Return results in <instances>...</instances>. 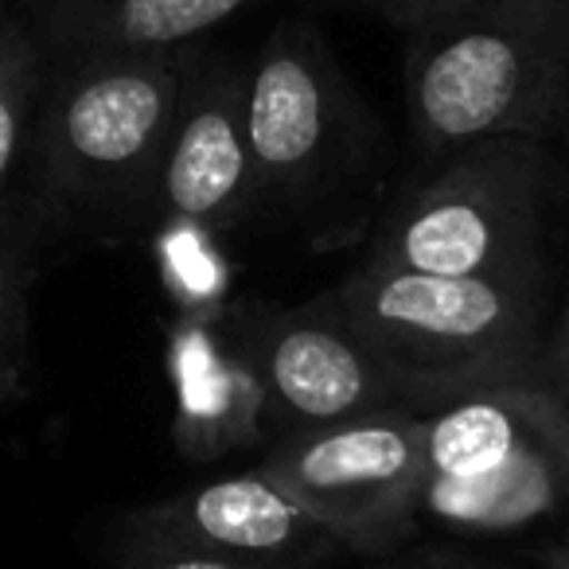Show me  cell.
Returning <instances> with one entry per match:
<instances>
[{
  "mask_svg": "<svg viewBox=\"0 0 569 569\" xmlns=\"http://www.w3.org/2000/svg\"><path fill=\"white\" fill-rule=\"evenodd\" d=\"M413 410L542 379V277H441L367 258L332 289Z\"/></svg>",
  "mask_w": 569,
  "mask_h": 569,
  "instance_id": "obj_2",
  "label": "cell"
},
{
  "mask_svg": "<svg viewBox=\"0 0 569 569\" xmlns=\"http://www.w3.org/2000/svg\"><path fill=\"white\" fill-rule=\"evenodd\" d=\"M238 325L258 375L266 426L277 437L382 410H413L387 363L348 325L332 289L297 309L242 317Z\"/></svg>",
  "mask_w": 569,
  "mask_h": 569,
  "instance_id": "obj_7",
  "label": "cell"
},
{
  "mask_svg": "<svg viewBox=\"0 0 569 569\" xmlns=\"http://www.w3.org/2000/svg\"><path fill=\"white\" fill-rule=\"evenodd\" d=\"M406 36V113L426 157L491 137L542 141L566 110L569 0H472Z\"/></svg>",
  "mask_w": 569,
  "mask_h": 569,
  "instance_id": "obj_3",
  "label": "cell"
},
{
  "mask_svg": "<svg viewBox=\"0 0 569 569\" xmlns=\"http://www.w3.org/2000/svg\"><path fill=\"white\" fill-rule=\"evenodd\" d=\"M550 157L535 137H491L441 157L410 191L371 258L441 277H542Z\"/></svg>",
  "mask_w": 569,
  "mask_h": 569,
  "instance_id": "obj_5",
  "label": "cell"
},
{
  "mask_svg": "<svg viewBox=\"0 0 569 569\" xmlns=\"http://www.w3.org/2000/svg\"><path fill=\"white\" fill-rule=\"evenodd\" d=\"M118 566L121 569H238L203 550L144 535V530L129 527V522H121V535H118Z\"/></svg>",
  "mask_w": 569,
  "mask_h": 569,
  "instance_id": "obj_16",
  "label": "cell"
},
{
  "mask_svg": "<svg viewBox=\"0 0 569 569\" xmlns=\"http://www.w3.org/2000/svg\"><path fill=\"white\" fill-rule=\"evenodd\" d=\"M542 569H569V546H550V550L542 553Z\"/></svg>",
  "mask_w": 569,
  "mask_h": 569,
  "instance_id": "obj_19",
  "label": "cell"
},
{
  "mask_svg": "<svg viewBox=\"0 0 569 569\" xmlns=\"http://www.w3.org/2000/svg\"><path fill=\"white\" fill-rule=\"evenodd\" d=\"M126 522L238 569H312L328 553L343 550L325 522L312 519L258 468L137 507Z\"/></svg>",
  "mask_w": 569,
  "mask_h": 569,
  "instance_id": "obj_10",
  "label": "cell"
},
{
  "mask_svg": "<svg viewBox=\"0 0 569 569\" xmlns=\"http://www.w3.org/2000/svg\"><path fill=\"white\" fill-rule=\"evenodd\" d=\"M48 51L17 0H0V214L28 191V157Z\"/></svg>",
  "mask_w": 569,
  "mask_h": 569,
  "instance_id": "obj_13",
  "label": "cell"
},
{
  "mask_svg": "<svg viewBox=\"0 0 569 569\" xmlns=\"http://www.w3.org/2000/svg\"><path fill=\"white\" fill-rule=\"evenodd\" d=\"M261 199L246 133V71L203 40L188 48L157 180V214L227 234Z\"/></svg>",
  "mask_w": 569,
  "mask_h": 569,
  "instance_id": "obj_9",
  "label": "cell"
},
{
  "mask_svg": "<svg viewBox=\"0 0 569 569\" xmlns=\"http://www.w3.org/2000/svg\"><path fill=\"white\" fill-rule=\"evenodd\" d=\"M188 48L79 51L48 59L28 157V191L51 222L157 214V180Z\"/></svg>",
  "mask_w": 569,
  "mask_h": 569,
  "instance_id": "obj_1",
  "label": "cell"
},
{
  "mask_svg": "<svg viewBox=\"0 0 569 569\" xmlns=\"http://www.w3.org/2000/svg\"><path fill=\"white\" fill-rule=\"evenodd\" d=\"M356 102L320 32L277 24L246 71V133L261 196L289 199L317 188L351 141Z\"/></svg>",
  "mask_w": 569,
  "mask_h": 569,
  "instance_id": "obj_8",
  "label": "cell"
},
{
  "mask_svg": "<svg viewBox=\"0 0 569 569\" xmlns=\"http://www.w3.org/2000/svg\"><path fill=\"white\" fill-rule=\"evenodd\" d=\"M343 4H359V9L390 20V24L402 28V32H413V28L429 24V20H441V17H449V12L465 9L472 0H343Z\"/></svg>",
  "mask_w": 569,
  "mask_h": 569,
  "instance_id": "obj_17",
  "label": "cell"
},
{
  "mask_svg": "<svg viewBox=\"0 0 569 569\" xmlns=\"http://www.w3.org/2000/svg\"><path fill=\"white\" fill-rule=\"evenodd\" d=\"M51 219L32 191L0 214V410L24 379L32 343V289L40 273V242Z\"/></svg>",
  "mask_w": 569,
  "mask_h": 569,
  "instance_id": "obj_14",
  "label": "cell"
},
{
  "mask_svg": "<svg viewBox=\"0 0 569 569\" xmlns=\"http://www.w3.org/2000/svg\"><path fill=\"white\" fill-rule=\"evenodd\" d=\"M561 546H569V519H566V535H561Z\"/></svg>",
  "mask_w": 569,
  "mask_h": 569,
  "instance_id": "obj_20",
  "label": "cell"
},
{
  "mask_svg": "<svg viewBox=\"0 0 569 569\" xmlns=\"http://www.w3.org/2000/svg\"><path fill=\"white\" fill-rule=\"evenodd\" d=\"M421 410L297 429L273 441L258 472L320 519L343 550L390 553L421 519Z\"/></svg>",
  "mask_w": 569,
  "mask_h": 569,
  "instance_id": "obj_6",
  "label": "cell"
},
{
  "mask_svg": "<svg viewBox=\"0 0 569 569\" xmlns=\"http://www.w3.org/2000/svg\"><path fill=\"white\" fill-rule=\"evenodd\" d=\"M390 569H406V566H390Z\"/></svg>",
  "mask_w": 569,
  "mask_h": 569,
  "instance_id": "obj_21",
  "label": "cell"
},
{
  "mask_svg": "<svg viewBox=\"0 0 569 569\" xmlns=\"http://www.w3.org/2000/svg\"><path fill=\"white\" fill-rule=\"evenodd\" d=\"M542 382L553 387L569 402V289H566V301H561L558 320H553V328H550V340H546Z\"/></svg>",
  "mask_w": 569,
  "mask_h": 569,
  "instance_id": "obj_18",
  "label": "cell"
},
{
  "mask_svg": "<svg viewBox=\"0 0 569 569\" xmlns=\"http://www.w3.org/2000/svg\"><path fill=\"white\" fill-rule=\"evenodd\" d=\"M569 511V402L542 379L426 413L421 519L449 535H522Z\"/></svg>",
  "mask_w": 569,
  "mask_h": 569,
  "instance_id": "obj_4",
  "label": "cell"
},
{
  "mask_svg": "<svg viewBox=\"0 0 569 569\" xmlns=\"http://www.w3.org/2000/svg\"><path fill=\"white\" fill-rule=\"evenodd\" d=\"M48 59L79 51L191 48L266 0H17Z\"/></svg>",
  "mask_w": 569,
  "mask_h": 569,
  "instance_id": "obj_12",
  "label": "cell"
},
{
  "mask_svg": "<svg viewBox=\"0 0 569 569\" xmlns=\"http://www.w3.org/2000/svg\"><path fill=\"white\" fill-rule=\"evenodd\" d=\"M157 222L164 227L157 242V258L172 297H180L183 317H199V320L222 317V297H227V266L219 261L222 234L176 219H157Z\"/></svg>",
  "mask_w": 569,
  "mask_h": 569,
  "instance_id": "obj_15",
  "label": "cell"
},
{
  "mask_svg": "<svg viewBox=\"0 0 569 569\" xmlns=\"http://www.w3.org/2000/svg\"><path fill=\"white\" fill-rule=\"evenodd\" d=\"M176 382V437L196 460L250 445L266 426V406L242 336L222 332V317H183L168 340Z\"/></svg>",
  "mask_w": 569,
  "mask_h": 569,
  "instance_id": "obj_11",
  "label": "cell"
}]
</instances>
